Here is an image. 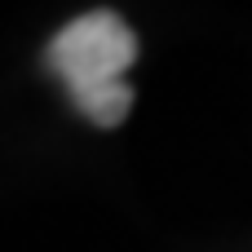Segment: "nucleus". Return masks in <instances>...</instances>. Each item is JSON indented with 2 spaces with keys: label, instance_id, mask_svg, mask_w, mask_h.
<instances>
[{
  "label": "nucleus",
  "instance_id": "f257e3e1",
  "mask_svg": "<svg viewBox=\"0 0 252 252\" xmlns=\"http://www.w3.org/2000/svg\"><path fill=\"white\" fill-rule=\"evenodd\" d=\"M44 62L66 84L71 102L84 111L93 128H120L128 120L133 84L124 80V71L137 62V35L120 13L93 9L71 18L49 40Z\"/></svg>",
  "mask_w": 252,
  "mask_h": 252
}]
</instances>
